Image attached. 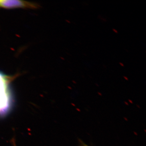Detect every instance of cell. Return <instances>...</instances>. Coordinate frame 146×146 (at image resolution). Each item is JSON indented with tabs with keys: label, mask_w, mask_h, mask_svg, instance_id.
Listing matches in <instances>:
<instances>
[{
	"label": "cell",
	"mask_w": 146,
	"mask_h": 146,
	"mask_svg": "<svg viewBox=\"0 0 146 146\" xmlns=\"http://www.w3.org/2000/svg\"><path fill=\"white\" fill-rule=\"evenodd\" d=\"M15 78L0 71V117L7 116L13 108L14 98L11 84Z\"/></svg>",
	"instance_id": "obj_1"
},
{
	"label": "cell",
	"mask_w": 146,
	"mask_h": 146,
	"mask_svg": "<svg viewBox=\"0 0 146 146\" xmlns=\"http://www.w3.org/2000/svg\"><path fill=\"white\" fill-rule=\"evenodd\" d=\"M39 5L35 3L19 0H0V8L36 9Z\"/></svg>",
	"instance_id": "obj_2"
},
{
	"label": "cell",
	"mask_w": 146,
	"mask_h": 146,
	"mask_svg": "<svg viewBox=\"0 0 146 146\" xmlns=\"http://www.w3.org/2000/svg\"><path fill=\"white\" fill-rule=\"evenodd\" d=\"M12 144H13V146H16V142L14 140H12Z\"/></svg>",
	"instance_id": "obj_3"
},
{
	"label": "cell",
	"mask_w": 146,
	"mask_h": 146,
	"mask_svg": "<svg viewBox=\"0 0 146 146\" xmlns=\"http://www.w3.org/2000/svg\"><path fill=\"white\" fill-rule=\"evenodd\" d=\"M81 144V146H89L88 145H86V144L84 143H82V142Z\"/></svg>",
	"instance_id": "obj_4"
},
{
	"label": "cell",
	"mask_w": 146,
	"mask_h": 146,
	"mask_svg": "<svg viewBox=\"0 0 146 146\" xmlns=\"http://www.w3.org/2000/svg\"><path fill=\"white\" fill-rule=\"evenodd\" d=\"M112 30L113 31L115 32V33H118L117 31L115 29H112Z\"/></svg>",
	"instance_id": "obj_5"
},
{
	"label": "cell",
	"mask_w": 146,
	"mask_h": 146,
	"mask_svg": "<svg viewBox=\"0 0 146 146\" xmlns=\"http://www.w3.org/2000/svg\"><path fill=\"white\" fill-rule=\"evenodd\" d=\"M119 64L121 65V66H122V67H124V64H123L122 63H119Z\"/></svg>",
	"instance_id": "obj_6"
},
{
	"label": "cell",
	"mask_w": 146,
	"mask_h": 146,
	"mask_svg": "<svg viewBox=\"0 0 146 146\" xmlns=\"http://www.w3.org/2000/svg\"><path fill=\"white\" fill-rule=\"evenodd\" d=\"M124 78H125L126 79L128 80V79H127V78L126 77L124 76Z\"/></svg>",
	"instance_id": "obj_7"
}]
</instances>
